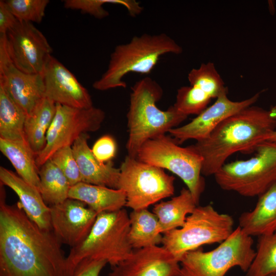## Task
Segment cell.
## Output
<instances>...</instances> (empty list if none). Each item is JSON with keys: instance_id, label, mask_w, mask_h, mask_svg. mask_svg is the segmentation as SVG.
I'll return each mask as SVG.
<instances>
[{"instance_id": "cell-38", "label": "cell", "mask_w": 276, "mask_h": 276, "mask_svg": "<svg viewBox=\"0 0 276 276\" xmlns=\"http://www.w3.org/2000/svg\"><path fill=\"white\" fill-rule=\"evenodd\" d=\"M275 276H276V275H275Z\"/></svg>"}, {"instance_id": "cell-9", "label": "cell", "mask_w": 276, "mask_h": 276, "mask_svg": "<svg viewBox=\"0 0 276 276\" xmlns=\"http://www.w3.org/2000/svg\"><path fill=\"white\" fill-rule=\"evenodd\" d=\"M136 158L178 176L198 205L205 186L201 173L203 159L189 146L181 147L173 137L163 134L145 142Z\"/></svg>"}, {"instance_id": "cell-28", "label": "cell", "mask_w": 276, "mask_h": 276, "mask_svg": "<svg viewBox=\"0 0 276 276\" xmlns=\"http://www.w3.org/2000/svg\"><path fill=\"white\" fill-rule=\"evenodd\" d=\"M246 275H276V231L259 237L256 255Z\"/></svg>"}, {"instance_id": "cell-31", "label": "cell", "mask_w": 276, "mask_h": 276, "mask_svg": "<svg viewBox=\"0 0 276 276\" xmlns=\"http://www.w3.org/2000/svg\"><path fill=\"white\" fill-rule=\"evenodd\" d=\"M212 98L199 87L190 85L177 90L174 106L181 113L189 116L199 114L204 110Z\"/></svg>"}, {"instance_id": "cell-22", "label": "cell", "mask_w": 276, "mask_h": 276, "mask_svg": "<svg viewBox=\"0 0 276 276\" xmlns=\"http://www.w3.org/2000/svg\"><path fill=\"white\" fill-rule=\"evenodd\" d=\"M196 204L190 191L182 188L180 194L170 200L154 204L152 212L156 216L162 234L183 226Z\"/></svg>"}, {"instance_id": "cell-8", "label": "cell", "mask_w": 276, "mask_h": 276, "mask_svg": "<svg viewBox=\"0 0 276 276\" xmlns=\"http://www.w3.org/2000/svg\"><path fill=\"white\" fill-rule=\"evenodd\" d=\"M252 237L238 226L215 249L187 252L179 263L180 276H224L237 266L247 272L256 255Z\"/></svg>"}, {"instance_id": "cell-1", "label": "cell", "mask_w": 276, "mask_h": 276, "mask_svg": "<svg viewBox=\"0 0 276 276\" xmlns=\"http://www.w3.org/2000/svg\"><path fill=\"white\" fill-rule=\"evenodd\" d=\"M0 183V276H70L52 230L41 228L19 201L9 205Z\"/></svg>"}, {"instance_id": "cell-35", "label": "cell", "mask_w": 276, "mask_h": 276, "mask_svg": "<svg viewBox=\"0 0 276 276\" xmlns=\"http://www.w3.org/2000/svg\"><path fill=\"white\" fill-rule=\"evenodd\" d=\"M18 20L12 13L5 1H0V35H6Z\"/></svg>"}, {"instance_id": "cell-6", "label": "cell", "mask_w": 276, "mask_h": 276, "mask_svg": "<svg viewBox=\"0 0 276 276\" xmlns=\"http://www.w3.org/2000/svg\"><path fill=\"white\" fill-rule=\"evenodd\" d=\"M234 221L211 205L197 206L182 226L163 234V247L180 262L188 252L205 244L221 243L233 232Z\"/></svg>"}, {"instance_id": "cell-4", "label": "cell", "mask_w": 276, "mask_h": 276, "mask_svg": "<svg viewBox=\"0 0 276 276\" xmlns=\"http://www.w3.org/2000/svg\"><path fill=\"white\" fill-rule=\"evenodd\" d=\"M130 221L127 211L100 213L84 240L71 248L67 256L70 276L78 267L89 261L103 260L111 266L129 257L133 252L129 238Z\"/></svg>"}, {"instance_id": "cell-11", "label": "cell", "mask_w": 276, "mask_h": 276, "mask_svg": "<svg viewBox=\"0 0 276 276\" xmlns=\"http://www.w3.org/2000/svg\"><path fill=\"white\" fill-rule=\"evenodd\" d=\"M56 104V112L47 133L45 146L36 157L38 168L57 150L72 146L82 133L99 130L105 118L104 111L94 106L78 109Z\"/></svg>"}, {"instance_id": "cell-24", "label": "cell", "mask_w": 276, "mask_h": 276, "mask_svg": "<svg viewBox=\"0 0 276 276\" xmlns=\"http://www.w3.org/2000/svg\"><path fill=\"white\" fill-rule=\"evenodd\" d=\"M56 110V103L45 97L26 117L24 124L25 137L36 156L45 146L47 133Z\"/></svg>"}, {"instance_id": "cell-30", "label": "cell", "mask_w": 276, "mask_h": 276, "mask_svg": "<svg viewBox=\"0 0 276 276\" xmlns=\"http://www.w3.org/2000/svg\"><path fill=\"white\" fill-rule=\"evenodd\" d=\"M190 85L195 86L204 91L212 99H216L227 88L212 62L202 63L197 68H193L188 74Z\"/></svg>"}, {"instance_id": "cell-33", "label": "cell", "mask_w": 276, "mask_h": 276, "mask_svg": "<svg viewBox=\"0 0 276 276\" xmlns=\"http://www.w3.org/2000/svg\"><path fill=\"white\" fill-rule=\"evenodd\" d=\"M50 159L62 172L71 186L82 182L80 170L72 146L60 148Z\"/></svg>"}, {"instance_id": "cell-13", "label": "cell", "mask_w": 276, "mask_h": 276, "mask_svg": "<svg viewBox=\"0 0 276 276\" xmlns=\"http://www.w3.org/2000/svg\"><path fill=\"white\" fill-rule=\"evenodd\" d=\"M0 85L27 116L45 98L42 74L24 72L12 62L8 53L6 34L0 35Z\"/></svg>"}, {"instance_id": "cell-10", "label": "cell", "mask_w": 276, "mask_h": 276, "mask_svg": "<svg viewBox=\"0 0 276 276\" xmlns=\"http://www.w3.org/2000/svg\"><path fill=\"white\" fill-rule=\"evenodd\" d=\"M119 169L118 189L125 192L126 206L132 210L147 209L174 193L175 178L163 169L128 155Z\"/></svg>"}, {"instance_id": "cell-5", "label": "cell", "mask_w": 276, "mask_h": 276, "mask_svg": "<svg viewBox=\"0 0 276 276\" xmlns=\"http://www.w3.org/2000/svg\"><path fill=\"white\" fill-rule=\"evenodd\" d=\"M182 52L181 47L165 33L135 36L129 42L116 47L107 70L93 86L100 91L126 88L123 78L128 74H149L163 55Z\"/></svg>"}, {"instance_id": "cell-36", "label": "cell", "mask_w": 276, "mask_h": 276, "mask_svg": "<svg viewBox=\"0 0 276 276\" xmlns=\"http://www.w3.org/2000/svg\"><path fill=\"white\" fill-rule=\"evenodd\" d=\"M107 263L103 260H94L81 264L77 269L74 276H99Z\"/></svg>"}, {"instance_id": "cell-3", "label": "cell", "mask_w": 276, "mask_h": 276, "mask_svg": "<svg viewBox=\"0 0 276 276\" xmlns=\"http://www.w3.org/2000/svg\"><path fill=\"white\" fill-rule=\"evenodd\" d=\"M163 95L162 87L149 77L139 80L131 87L127 114V155L136 158L140 148L145 142L165 134L188 118L174 105L166 110L160 109L156 103Z\"/></svg>"}, {"instance_id": "cell-32", "label": "cell", "mask_w": 276, "mask_h": 276, "mask_svg": "<svg viewBox=\"0 0 276 276\" xmlns=\"http://www.w3.org/2000/svg\"><path fill=\"white\" fill-rule=\"evenodd\" d=\"M15 17L20 21L40 23L45 14L48 0L5 1Z\"/></svg>"}, {"instance_id": "cell-26", "label": "cell", "mask_w": 276, "mask_h": 276, "mask_svg": "<svg viewBox=\"0 0 276 276\" xmlns=\"http://www.w3.org/2000/svg\"><path fill=\"white\" fill-rule=\"evenodd\" d=\"M39 192L48 206L62 203L68 198L71 185L60 169L50 159L39 168Z\"/></svg>"}, {"instance_id": "cell-12", "label": "cell", "mask_w": 276, "mask_h": 276, "mask_svg": "<svg viewBox=\"0 0 276 276\" xmlns=\"http://www.w3.org/2000/svg\"><path fill=\"white\" fill-rule=\"evenodd\" d=\"M11 59L20 71L41 74L52 49L44 35L32 23L19 21L6 34Z\"/></svg>"}, {"instance_id": "cell-19", "label": "cell", "mask_w": 276, "mask_h": 276, "mask_svg": "<svg viewBox=\"0 0 276 276\" xmlns=\"http://www.w3.org/2000/svg\"><path fill=\"white\" fill-rule=\"evenodd\" d=\"M1 184L11 189L27 215L41 228L51 229L50 208L44 201L39 191L17 174L0 167Z\"/></svg>"}, {"instance_id": "cell-34", "label": "cell", "mask_w": 276, "mask_h": 276, "mask_svg": "<svg viewBox=\"0 0 276 276\" xmlns=\"http://www.w3.org/2000/svg\"><path fill=\"white\" fill-rule=\"evenodd\" d=\"M91 151L98 160L101 163H107L116 155V142L110 135L102 136L96 141Z\"/></svg>"}, {"instance_id": "cell-17", "label": "cell", "mask_w": 276, "mask_h": 276, "mask_svg": "<svg viewBox=\"0 0 276 276\" xmlns=\"http://www.w3.org/2000/svg\"><path fill=\"white\" fill-rule=\"evenodd\" d=\"M108 276H180V263L164 247L133 250L132 254L111 266Z\"/></svg>"}, {"instance_id": "cell-37", "label": "cell", "mask_w": 276, "mask_h": 276, "mask_svg": "<svg viewBox=\"0 0 276 276\" xmlns=\"http://www.w3.org/2000/svg\"><path fill=\"white\" fill-rule=\"evenodd\" d=\"M270 116L276 120V103L269 110ZM273 143L276 144V130L268 133L264 138V141Z\"/></svg>"}, {"instance_id": "cell-29", "label": "cell", "mask_w": 276, "mask_h": 276, "mask_svg": "<svg viewBox=\"0 0 276 276\" xmlns=\"http://www.w3.org/2000/svg\"><path fill=\"white\" fill-rule=\"evenodd\" d=\"M106 4L124 6L130 15L136 16L141 14L143 8L140 3L134 0H65L63 1L65 8L77 10L84 14H89L97 19H102L109 15V12L103 7Z\"/></svg>"}, {"instance_id": "cell-20", "label": "cell", "mask_w": 276, "mask_h": 276, "mask_svg": "<svg viewBox=\"0 0 276 276\" xmlns=\"http://www.w3.org/2000/svg\"><path fill=\"white\" fill-rule=\"evenodd\" d=\"M258 197L254 209L239 218V226L251 237L276 231V182Z\"/></svg>"}, {"instance_id": "cell-27", "label": "cell", "mask_w": 276, "mask_h": 276, "mask_svg": "<svg viewBox=\"0 0 276 276\" xmlns=\"http://www.w3.org/2000/svg\"><path fill=\"white\" fill-rule=\"evenodd\" d=\"M27 114L0 85V138L27 141L24 124Z\"/></svg>"}, {"instance_id": "cell-18", "label": "cell", "mask_w": 276, "mask_h": 276, "mask_svg": "<svg viewBox=\"0 0 276 276\" xmlns=\"http://www.w3.org/2000/svg\"><path fill=\"white\" fill-rule=\"evenodd\" d=\"M89 138L87 133H82L72 145L82 182L118 189L120 169L114 167L111 160H98L88 146Z\"/></svg>"}, {"instance_id": "cell-2", "label": "cell", "mask_w": 276, "mask_h": 276, "mask_svg": "<svg viewBox=\"0 0 276 276\" xmlns=\"http://www.w3.org/2000/svg\"><path fill=\"white\" fill-rule=\"evenodd\" d=\"M275 128L276 120L269 111L251 105L228 117L208 137L189 147L202 158V174L214 175L234 153L255 151Z\"/></svg>"}, {"instance_id": "cell-25", "label": "cell", "mask_w": 276, "mask_h": 276, "mask_svg": "<svg viewBox=\"0 0 276 276\" xmlns=\"http://www.w3.org/2000/svg\"><path fill=\"white\" fill-rule=\"evenodd\" d=\"M129 238L134 249L158 246L163 236L156 216L147 209L132 210L129 215Z\"/></svg>"}, {"instance_id": "cell-23", "label": "cell", "mask_w": 276, "mask_h": 276, "mask_svg": "<svg viewBox=\"0 0 276 276\" xmlns=\"http://www.w3.org/2000/svg\"><path fill=\"white\" fill-rule=\"evenodd\" d=\"M0 151L10 162L17 174L39 191V168L36 155L27 141H9L0 138Z\"/></svg>"}, {"instance_id": "cell-15", "label": "cell", "mask_w": 276, "mask_h": 276, "mask_svg": "<svg viewBox=\"0 0 276 276\" xmlns=\"http://www.w3.org/2000/svg\"><path fill=\"white\" fill-rule=\"evenodd\" d=\"M50 208L52 231L62 244L71 248L87 237L98 215L83 202L70 198Z\"/></svg>"}, {"instance_id": "cell-16", "label": "cell", "mask_w": 276, "mask_h": 276, "mask_svg": "<svg viewBox=\"0 0 276 276\" xmlns=\"http://www.w3.org/2000/svg\"><path fill=\"white\" fill-rule=\"evenodd\" d=\"M42 75L45 97L55 103L78 109L94 106L88 91L52 55L44 66Z\"/></svg>"}, {"instance_id": "cell-14", "label": "cell", "mask_w": 276, "mask_h": 276, "mask_svg": "<svg viewBox=\"0 0 276 276\" xmlns=\"http://www.w3.org/2000/svg\"><path fill=\"white\" fill-rule=\"evenodd\" d=\"M262 92L240 101L231 100L227 97V92H224L190 122L173 128L168 132L178 145L190 139L196 141L205 139L225 119L255 103Z\"/></svg>"}, {"instance_id": "cell-7", "label": "cell", "mask_w": 276, "mask_h": 276, "mask_svg": "<svg viewBox=\"0 0 276 276\" xmlns=\"http://www.w3.org/2000/svg\"><path fill=\"white\" fill-rule=\"evenodd\" d=\"M255 151L254 156L225 163L214 175L222 189L259 196L276 182V144L264 141Z\"/></svg>"}, {"instance_id": "cell-21", "label": "cell", "mask_w": 276, "mask_h": 276, "mask_svg": "<svg viewBox=\"0 0 276 276\" xmlns=\"http://www.w3.org/2000/svg\"><path fill=\"white\" fill-rule=\"evenodd\" d=\"M68 198L83 202L98 214L120 210L126 204L123 190L83 182L71 187Z\"/></svg>"}]
</instances>
